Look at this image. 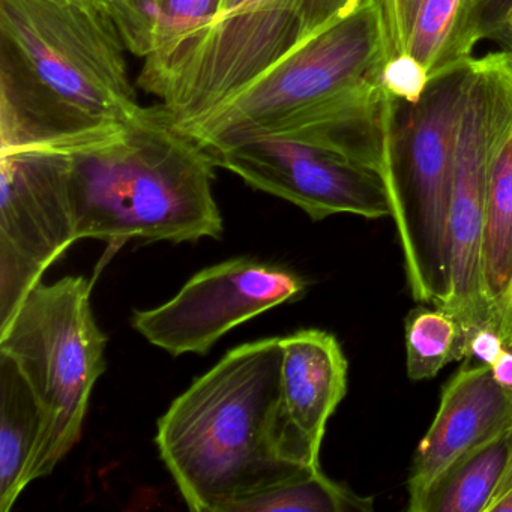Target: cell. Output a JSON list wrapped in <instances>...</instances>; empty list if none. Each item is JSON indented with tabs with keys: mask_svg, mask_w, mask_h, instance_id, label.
I'll return each instance as SVG.
<instances>
[{
	"mask_svg": "<svg viewBox=\"0 0 512 512\" xmlns=\"http://www.w3.org/2000/svg\"><path fill=\"white\" fill-rule=\"evenodd\" d=\"M490 368L494 380L503 389L512 392V346H506Z\"/></svg>",
	"mask_w": 512,
	"mask_h": 512,
	"instance_id": "83f0119b",
	"label": "cell"
},
{
	"mask_svg": "<svg viewBox=\"0 0 512 512\" xmlns=\"http://www.w3.org/2000/svg\"><path fill=\"white\" fill-rule=\"evenodd\" d=\"M253 0H223V7L218 17L226 16V14L235 13V11L242 10V8L250 5ZM217 17V19H218Z\"/></svg>",
	"mask_w": 512,
	"mask_h": 512,
	"instance_id": "4dcf8cb0",
	"label": "cell"
},
{
	"mask_svg": "<svg viewBox=\"0 0 512 512\" xmlns=\"http://www.w3.org/2000/svg\"><path fill=\"white\" fill-rule=\"evenodd\" d=\"M280 337L241 344L158 419L161 460L194 512L238 506L317 472L292 454L280 421Z\"/></svg>",
	"mask_w": 512,
	"mask_h": 512,
	"instance_id": "7a4b0ae2",
	"label": "cell"
},
{
	"mask_svg": "<svg viewBox=\"0 0 512 512\" xmlns=\"http://www.w3.org/2000/svg\"><path fill=\"white\" fill-rule=\"evenodd\" d=\"M221 7L223 0H152L143 10L151 26L149 53L214 22Z\"/></svg>",
	"mask_w": 512,
	"mask_h": 512,
	"instance_id": "44dd1931",
	"label": "cell"
},
{
	"mask_svg": "<svg viewBox=\"0 0 512 512\" xmlns=\"http://www.w3.org/2000/svg\"><path fill=\"white\" fill-rule=\"evenodd\" d=\"M133 2L143 11L146 5L151 4L152 0H133ZM143 13H145V11H143Z\"/></svg>",
	"mask_w": 512,
	"mask_h": 512,
	"instance_id": "d6a6232c",
	"label": "cell"
},
{
	"mask_svg": "<svg viewBox=\"0 0 512 512\" xmlns=\"http://www.w3.org/2000/svg\"><path fill=\"white\" fill-rule=\"evenodd\" d=\"M106 14L121 32L128 52L146 58L151 52V26L146 14L133 0H86Z\"/></svg>",
	"mask_w": 512,
	"mask_h": 512,
	"instance_id": "603a6c76",
	"label": "cell"
},
{
	"mask_svg": "<svg viewBox=\"0 0 512 512\" xmlns=\"http://www.w3.org/2000/svg\"><path fill=\"white\" fill-rule=\"evenodd\" d=\"M253 2L292 11L301 22L305 35L310 37L329 23L349 13L356 5L361 4L362 0H253Z\"/></svg>",
	"mask_w": 512,
	"mask_h": 512,
	"instance_id": "d4e9b609",
	"label": "cell"
},
{
	"mask_svg": "<svg viewBox=\"0 0 512 512\" xmlns=\"http://www.w3.org/2000/svg\"><path fill=\"white\" fill-rule=\"evenodd\" d=\"M380 70L260 137H284L320 146L373 170L386 184L400 103L383 88Z\"/></svg>",
	"mask_w": 512,
	"mask_h": 512,
	"instance_id": "5bb4252c",
	"label": "cell"
},
{
	"mask_svg": "<svg viewBox=\"0 0 512 512\" xmlns=\"http://www.w3.org/2000/svg\"><path fill=\"white\" fill-rule=\"evenodd\" d=\"M479 41L476 0H421L409 53L430 79L473 59Z\"/></svg>",
	"mask_w": 512,
	"mask_h": 512,
	"instance_id": "e0dca14e",
	"label": "cell"
},
{
	"mask_svg": "<svg viewBox=\"0 0 512 512\" xmlns=\"http://www.w3.org/2000/svg\"><path fill=\"white\" fill-rule=\"evenodd\" d=\"M65 154L77 238L179 244L223 235L212 193L217 164L160 104L142 107L112 136Z\"/></svg>",
	"mask_w": 512,
	"mask_h": 512,
	"instance_id": "3957f363",
	"label": "cell"
},
{
	"mask_svg": "<svg viewBox=\"0 0 512 512\" xmlns=\"http://www.w3.org/2000/svg\"><path fill=\"white\" fill-rule=\"evenodd\" d=\"M485 512H512V487L494 499Z\"/></svg>",
	"mask_w": 512,
	"mask_h": 512,
	"instance_id": "f546056e",
	"label": "cell"
},
{
	"mask_svg": "<svg viewBox=\"0 0 512 512\" xmlns=\"http://www.w3.org/2000/svg\"><path fill=\"white\" fill-rule=\"evenodd\" d=\"M308 38L292 11L247 5L149 53L139 86L190 127L256 82Z\"/></svg>",
	"mask_w": 512,
	"mask_h": 512,
	"instance_id": "52a82bcc",
	"label": "cell"
},
{
	"mask_svg": "<svg viewBox=\"0 0 512 512\" xmlns=\"http://www.w3.org/2000/svg\"><path fill=\"white\" fill-rule=\"evenodd\" d=\"M505 347L502 334L493 325L478 326V328L472 329L464 341L466 359H476L487 367H491L496 362Z\"/></svg>",
	"mask_w": 512,
	"mask_h": 512,
	"instance_id": "484cf974",
	"label": "cell"
},
{
	"mask_svg": "<svg viewBox=\"0 0 512 512\" xmlns=\"http://www.w3.org/2000/svg\"><path fill=\"white\" fill-rule=\"evenodd\" d=\"M470 61L431 77L418 103H400L385 184L410 295L434 307L451 295L449 206Z\"/></svg>",
	"mask_w": 512,
	"mask_h": 512,
	"instance_id": "277c9868",
	"label": "cell"
},
{
	"mask_svg": "<svg viewBox=\"0 0 512 512\" xmlns=\"http://www.w3.org/2000/svg\"><path fill=\"white\" fill-rule=\"evenodd\" d=\"M217 167L287 200L313 221L350 214L391 217L385 182L373 170L310 143L266 136L209 152Z\"/></svg>",
	"mask_w": 512,
	"mask_h": 512,
	"instance_id": "8fae6325",
	"label": "cell"
},
{
	"mask_svg": "<svg viewBox=\"0 0 512 512\" xmlns=\"http://www.w3.org/2000/svg\"><path fill=\"white\" fill-rule=\"evenodd\" d=\"M512 487V457L509 461L508 469H506L505 476H503L502 482H500L499 488H497L496 494H494L493 500L497 497L502 496L505 491H508ZM491 500V502H493ZM488 508V506H487Z\"/></svg>",
	"mask_w": 512,
	"mask_h": 512,
	"instance_id": "1f68e13d",
	"label": "cell"
},
{
	"mask_svg": "<svg viewBox=\"0 0 512 512\" xmlns=\"http://www.w3.org/2000/svg\"><path fill=\"white\" fill-rule=\"evenodd\" d=\"M79 241L65 152L0 154V329L44 272Z\"/></svg>",
	"mask_w": 512,
	"mask_h": 512,
	"instance_id": "9c48e42d",
	"label": "cell"
},
{
	"mask_svg": "<svg viewBox=\"0 0 512 512\" xmlns=\"http://www.w3.org/2000/svg\"><path fill=\"white\" fill-rule=\"evenodd\" d=\"M308 281L253 257L226 260L194 275L166 304L133 314L134 329L172 356L206 355L227 332L299 301Z\"/></svg>",
	"mask_w": 512,
	"mask_h": 512,
	"instance_id": "30bf717a",
	"label": "cell"
},
{
	"mask_svg": "<svg viewBox=\"0 0 512 512\" xmlns=\"http://www.w3.org/2000/svg\"><path fill=\"white\" fill-rule=\"evenodd\" d=\"M407 376L433 379L449 362L463 361V329L445 308H413L404 319Z\"/></svg>",
	"mask_w": 512,
	"mask_h": 512,
	"instance_id": "d6986e66",
	"label": "cell"
},
{
	"mask_svg": "<svg viewBox=\"0 0 512 512\" xmlns=\"http://www.w3.org/2000/svg\"><path fill=\"white\" fill-rule=\"evenodd\" d=\"M46 419L16 362L0 353V511L8 512L32 482Z\"/></svg>",
	"mask_w": 512,
	"mask_h": 512,
	"instance_id": "9a60e30c",
	"label": "cell"
},
{
	"mask_svg": "<svg viewBox=\"0 0 512 512\" xmlns=\"http://www.w3.org/2000/svg\"><path fill=\"white\" fill-rule=\"evenodd\" d=\"M482 286L485 304L499 328L512 287V128L491 163L482 233Z\"/></svg>",
	"mask_w": 512,
	"mask_h": 512,
	"instance_id": "2e32d148",
	"label": "cell"
},
{
	"mask_svg": "<svg viewBox=\"0 0 512 512\" xmlns=\"http://www.w3.org/2000/svg\"><path fill=\"white\" fill-rule=\"evenodd\" d=\"M280 421L284 440L299 460L320 469L329 418L347 392V364L335 335L301 329L281 337Z\"/></svg>",
	"mask_w": 512,
	"mask_h": 512,
	"instance_id": "4fadbf2b",
	"label": "cell"
},
{
	"mask_svg": "<svg viewBox=\"0 0 512 512\" xmlns=\"http://www.w3.org/2000/svg\"><path fill=\"white\" fill-rule=\"evenodd\" d=\"M512 16V0H476L479 37L490 40Z\"/></svg>",
	"mask_w": 512,
	"mask_h": 512,
	"instance_id": "4316f807",
	"label": "cell"
},
{
	"mask_svg": "<svg viewBox=\"0 0 512 512\" xmlns=\"http://www.w3.org/2000/svg\"><path fill=\"white\" fill-rule=\"evenodd\" d=\"M385 62L379 5L362 0L184 131L208 152L265 136L287 119L352 88Z\"/></svg>",
	"mask_w": 512,
	"mask_h": 512,
	"instance_id": "8992f818",
	"label": "cell"
},
{
	"mask_svg": "<svg viewBox=\"0 0 512 512\" xmlns=\"http://www.w3.org/2000/svg\"><path fill=\"white\" fill-rule=\"evenodd\" d=\"M509 425L512 392L494 380L490 367L466 359L443 386L436 416L416 448L407 479V511L425 512L451 470Z\"/></svg>",
	"mask_w": 512,
	"mask_h": 512,
	"instance_id": "7c38bea8",
	"label": "cell"
},
{
	"mask_svg": "<svg viewBox=\"0 0 512 512\" xmlns=\"http://www.w3.org/2000/svg\"><path fill=\"white\" fill-rule=\"evenodd\" d=\"M385 38L386 61L409 53L410 35L421 0H377Z\"/></svg>",
	"mask_w": 512,
	"mask_h": 512,
	"instance_id": "cb8c5ba5",
	"label": "cell"
},
{
	"mask_svg": "<svg viewBox=\"0 0 512 512\" xmlns=\"http://www.w3.org/2000/svg\"><path fill=\"white\" fill-rule=\"evenodd\" d=\"M506 25H511L512 26V16H511V19L508 20V23H506Z\"/></svg>",
	"mask_w": 512,
	"mask_h": 512,
	"instance_id": "836d02e7",
	"label": "cell"
},
{
	"mask_svg": "<svg viewBox=\"0 0 512 512\" xmlns=\"http://www.w3.org/2000/svg\"><path fill=\"white\" fill-rule=\"evenodd\" d=\"M512 457V425L470 452L428 500L425 512H485Z\"/></svg>",
	"mask_w": 512,
	"mask_h": 512,
	"instance_id": "ac0fdd59",
	"label": "cell"
},
{
	"mask_svg": "<svg viewBox=\"0 0 512 512\" xmlns=\"http://www.w3.org/2000/svg\"><path fill=\"white\" fill-rule=\"evenodd\" d=\"M91 289L82 275L41 281L0 329V353L16 362L46 419L32 481L50 475L79 443L92 389L106 371L107 337L95 320Z\"/></svg>",
	"mask_w": 512,
	"mask_h": 512,
	"instance_id": "5b68a950",
	"label": "cell"
},
{
	"mask_svg": "<svg viewBox=\"0 0 512 512\" xmlns=\"http://www.w3.org/2000/svg\"><path fill=\"white\" fill-rule=\"evenodd\" d=\"M511 128L512 52L473 58L455 139L448 220L451 295L440 307L460 323L463 340L478 326L497 328L482 286V233L491 163Z\"/></svg>",
	"mask_w": 512,
	"mask_h": 512,
	"instance_id": "ba28073f",
	"label": "cell"
},
{
	"mask_svg": "<svg viewBox=\"0 0 512 512\" xmlns=\"http://www.w3.org/2000/svg\"><path fill=\"white\" fill-rule=\"evenodd\" d=\"M499 331L500 334H502L503 341H505L508 346H512V287L505 313H503L502 320H500Z\"/></svg>",
	"mask_w": 512,
	"mask_h": 512,
	"instance_id": "f1b7e54d",
	"label": "cell"
},
{
	"mask_svg": "<svg viewBox=\"0 0 512 512\" xmlns=\"http://www.w3.org/2000/svg\"><path fill=\"white\" fill-rule=\"evenodd\" d=\"M373 509L374 497L361 496L317 470L242 503L236 512H371Z\"/></svg>",
	"mask_w": 512,
	"mask_h": 512,
	"instance_id": "ffe728a7",
	"label": "cell"
},
{
	"mask_svg": "<svg viewBox=\"0 0 512 512\" xmlns=\"http://www.w3.org/2000/svg\"><path fill=\"white\" fill-rule=\"evenodd\" d=\"M125 52L86 0H0V154L70 151L133 121Z\"/></svg>",
	"mask_w": 512,
	"mask_h": 512,
	"instance_id": "6da1fadb",
	"label": "cell"
},
{
	"mask_svg": "<svg viewBox=\"0 0 512 512\" xmlns=\"http://www.w3.org/2000/svg\"><path fill=\"white\" fill-rule=\"evenodd\" d=\"M380 82L392 100L413 106L424 95L430 76L418 59L401 53L383 64Z\"/></svg>",
	"mask_w": 512,
	"mask_h": 512,
	"instance_id": "7402d4cb",
	"label": "cell"
}]
</instances>
